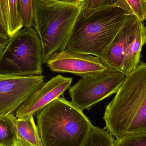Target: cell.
Segmentation results:
<instances>
[{
  "mask_svg": "<svg viewBox=\"0 0 146 146\" xmlns=\"http://www.w3.org/2000/svg\"><path fill=\"white\" fill-rule=\"evenodd\" d=\"M103 119L108 131L116 139L146 132V64L141 62L126 75Z\"/></svg>",
  "mask_w": 146,
  "mask_h": 146,
  "instance_id": "obj_1",
  "label": "cell"
},
{
  "mask_svg": "<svg viewBox=\"0 0 146 146\" xmlns=\"http://www.w3.org/2000/svg\"><path fill=\"white\" fill-rule=\"evenodd\" d=\"M131 14L133 13L117 7L81 9L65 50L102 59Z\"/></svg>",
  "mask_w": 146,
  "mask_h": 146,
  "instance_id": "obj_2",
  "label": "cell"
},
{
  "mask_svg": "<svg viewBox=\"0 0 146 146\" xmlns=\"http://www.w3.org/2000/svg\"><path fill=\"white\" fill-rule=\"evenodd\" d=\"M36 115L43 146H82L93 126L83 111L61 97Z\"/></svg>",
  "mask_w": 146,
  "mask_h": 146,
  "instance_id": "obj_3",
  "label": "cell"
},
{
  "mask_svg": "<svg viewBox=\"0 0 146 146\" xmlns=\"http://www.w3.org/2000/svg\"><path fill=\"white\" fill-rule=\"evenodd\" d=\"M33 1V27L41 41L42 62L56 52L65 50L82 3L54 0Z\"/></svg>",
  "mask_w": 146,
  "mask_h": 146,
  "instance_id": "obj_4",
  "label": "cell"
},
{
  "mask_svg": "<svg viewBox=\"0 0 146 146\" xmlns=\"http://www.w3.org/2000/svg\"><path fill=\"white\" fill-rule=\"evenodd\" d=\"M42 48L33 27L25 28L9 38L0 56V74L28 76L43 73Z\"/></svg>",
  "mask_w": 146,
  "mask_h": 146,
  "instance_id": "obj_5",
  "label": "cell"
},
{
  "mask_svg": "<svg viewBox=\"0 0 146 146\" xmlns=\"http://www.w3.org/2000/svg\"><path fill=\"white\" fill-rule=\"evenodd\" d=\"M146 42L145 26L131 14L105 51L101 60L110 69L127 75L140 63Z\"/></svg>",
  "mask_w": 146,
  "mask_h": 146,
  "instance_id": "obj_6",
  "label": "cell"
},
{
  "mask_svg": "<svg viewBox=\"0 0 146 146\" xmlns=\"http://www.w3.org/2000/svg\"><path fill=\"white\" fill-rule=\"evenodd\" d=\"M126 75L112 69L81 77L69 90L71 103L81 110H90L100 101L116 93Z\"/></svg>",
  "mask_w": 146,
  "mask_h": 146,
  "instance_id": "obj_7",
  "label": "cell"
},
{
  "mask_svg": "<svg viewBox=\"0 0 146 146\" xmlns=\"http://www.w3.org/2000/svg\"><path fill=\"white\" fill-rule=\"evenodd\" d=\"M44 82L43 75L20 76L0 74V116L13 114Z\"/></svg>",
  "mask_w": 146,
  "mask_h": 146,
  "instance_id": "obj_8",
  "label": "cell"
},
{
  "mask_svg": "<svg viewBox=\"0 0 146 146\" xmlns=\"http://www.w3.org/2000/svg\"><path fill=\"white\" fill-rule=\"evenodd\" d=\"M45 64L52 72L70 73L81 77L111 69L97 56L67 50L52 54Z\"/></svg>",
  "mask_w": 146,
  "mask_h": 146,
  "instance_id": "obj_9",
  "label": "cell"
},
{
  "mask_svg": "<svg viewBox=\"0 0 146 146\" xmlns=\"http://www.w3.org/2000/svg\"><path fill=\"white\" fill-rule=\"evenodd\" d=\"M72 81V77L61 74L52 77L33 92L17 109L15 117L34 116L51 102L61 97L71 87Z\"/></svg>",
  "mask_w": 146,
  "mask_h": 146,
  "instance_id": "obj_10",
  "label": "cell"
},
{
  "mask_svg": "<svg viewBox=\"0 0 146 146\" xmlns=\"http://www.w3.org/2000/svg\"><path fill=\"white\" fill-rule=\"evenodd\" d=\"M16 134L17 144L24 146H43L33 116L16 119Z\"/></svg>",
  "mask_w": 146,
  "mask_h": 146,
  "instance_id": "obj_11",
  "label": "cell"
},
{
  "mask_svg": "<svg viewBox=\"0 0 146 146\" xmlns=\"http://www.w3.org/2000/svg\"><path fill=\"white\" fill-rule=\"evenodd\" d=\"M0 4L8 36L11 37L23 27L17 10V0H0Z\"/></svg>",
  "mask_w": 146,
  "mask_h": 146,
  "instance_id": "obj_12",
  "label": "cell"
},
{
  "mask_svg": "<svg viewBox=\"0 0 146 146\" xmlns=\"http://www.w3.org/2000/svg\"><path fill=\"white\" fill-rule=\"evenodd\" d=\"M16 119L13 114L0 116V146H15L17 144Z\"/></svg>",
  "mask_w": 146,
  "mask_h": 146,
  "instance_id": "obj_13",
  "label": "cell"
},
{
  "mask_svg": "<svg viewBox=\"0 0 146 146\" xmlns=\"http://www.w3.org/2000/svg\"><path fill=\"white\" fill-rule=\"evenodd\" d=\"M114 141L108 131L93 126L82 146H114Z\"/></svg>",
  "mask_w": 146,
  "mask_h": 146,
  "instance_id": "obj_14",
  "label": "cell"
},
{
  "mask_svg": "<svg viewBox=\"0 0 146 146\" xmlns=\"http://www.w3.org/2000/svg\"><path fill=\"white\" fill-rule=\"evenodd\" d=\"M110 7H119L133 13L126 0H85L81 9L90 10Z\"/></svg>",
  "mask_w": 146,
  "mask_h": 146,
  "instance_id": "obj_15",
  "label": "cell"
},
{
  "mask_svg": "<svg viewBox=\"0 0 146 146\" xmlns=\"http://www.w3.org/2000/svg\"><path fill=\"white\" fill-rule=\"evenodd\" d=\"M17 10L23 27H33V0H17Z\"/></svg>",
  "mask_w": 146,
  "mask_h": 146,
  "instance_id": "obj_16",
  "label": "cell"
},
{
  "mask_svg": "<svg viewBox=\"0 0 146 146\" xmlns=\"http://www.w3.org/2000/svg\"><path fill=\"white\" fill-rule=\"evenodd\" d=\"M114 146H146V132L129 135L114 139Z\"/></svg>",
  "mask_w": 146,
  "mask_h": 146,
  "instance_id": "obj_17",
  "label": "cell"
},
{
  "mask_svg": "<svg viewBox=\"0 0 146 146\" xmlns=\"http://www.w3.org/2000/svg\"><path fill=\"white\" fill-rule=\"evenodd\" d=\"M132 13L144 22L146 18V0H126Z\"/></svg>",
  "mask_w": 146,
  "mask_h": 146,
  "instance_id": "obj_18",
  "label": "cell"
},
{
  "mask_svg": "<svg viewBox=\"0 0 146 146\" xmlns=\"http://www.w3.org/2000/svg\"><path fill=\"white\" fill-rule=\"evenodd\" d=\"M10 38L8 35L0 33V56L5 49Z\"/></svg>",
  "mask_w": 146,
  "mask_h": 146,
  "instance_id": "obj_19",
  "label": "cell"
},
{
  "mask_svg": "<svg viewBox=\"0 0 146 146\" xmlns=\"http://www.w3.org/2000/svg\"><path fill=\"white\" fill-rule=\"evenodd\" d=\"M0 33L8 35L7 30L2 13L0 4Z\"/></svg>",
  "mask_w": 146,
  "mask_h": 146,
  "instance_id": "obj_20",
  "label": "cell"
},
{
  "mask_svg": "<svg viewBox=\"0 0 146 146\" xmlns=\"http://www.w3.org/2000/svg\"><path fill=\"white\" fill-rule=\"evenodd\" d=\"M57 1L66 3H71V4H79L83 3L85 0H54Z\"/></svg>",
  "mask_w": 146,
  "mask_h": 146,
  "instance_id": "obj_21",
  "label": "cell"
},
{
  "mask_svg": "<svg viewBox=\"0 0 146 146\" xmlns=\"http://www.w3.org/2000/svg\"><path fill=\"white\" fill-rule=\"evenodd\" d=\"M15 146H24L23 145H20V144H16V145H15Z\"/></svg>",
  "mask_w": 146,
  "mask_h": 146,
  "instance_id": "obj_22",
  "label": "cell"
}]
</instances>
